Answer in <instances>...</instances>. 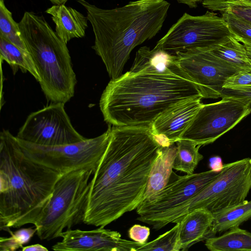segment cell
I'll use <instances>...</instances> for the list:
<instances>
[{
  "label": "cell",
  "mask_w": 251,
  "mask_h": 251,
  "mask_svg": "<svg viewBox=\"0 0 251 251\" xmlns=\"http://www.w3.org/2000/svg\"><path fill=\"white\" fill-rule=\"evenodd\" d=\"M161 148L150 126H111L108 145L90 181L83 223L104 227L136 209Z\"/></svg>",
  "instance_id": "obj_1"
},
{
  "label": "cell",
  "mask_w": 251,
  "mask_h": 251,
  "mask_svg": "<svg viewBox=\"0 0 251 251\" xmlns=\"http://www.w3.org/2000/svg\"><path fill=\"white\" fill-rule=\"evenodd\" d=\"M202 96L181 71L166 74L128 71L111 80L100 107L104 121L113 126H145L171 107Z\"/></svg>",
  "instance_id": "obj_2"
},
{
  "label": "cell",
  "mask_w": 251,
  "mask_h": 251,
  "mask_svg": "<svg viewBox=\"0 0 251 251\" xmlns=\"http://www.w3.org/2000/svg\"><path fill=\"white\" fill-rule=\"evenodd\" d=\"M86 10L95 36L92 47L104 63L111 80L122 75L132 50L161 29L170 3L165 0H137L102 9L77 0Z\"/></svg>",
  "instance_id": "obj_3"
},
{
  "label": "cell",
  "mask_w": 251,
  "mask_h": 251,
  "mask_svg": "<svg viewBox=\"0 0 251 251\" xmlns=\"http://www.w3.org/2000/svg\"><path fill=\"white\" fill-rule=\"evenodd\" d=\"M62 174L34 161L23 152L16 136L0 133V228L12 232L36 224Z\"/></svg>",
  "instance_id": "obj_4"
},
{
  "label": "cell",
  "mask_w": 251,
  "mask_h": 251,
  "mask_svg": "<svg viewBox=\"0 0 251 251\" xmlns=\"http://www.w3.org/2000/svg\"><path fill=\"white\" fill-rule=\"evenodd\" d=\"M19 25L46 98L53 102L69 101L76 80L67 44L44 16L33 12H25Z\"/></svg>",
  "instance_id": "obj_5"
},
{
  "label": "cell",
  "mask_w": 251,
  "mask_h": 251,
  "mask_svg": "<svg viewBox=\"0 0 251 251\" xmlns=\"http://www.w3.org/2000/svg\"><path fill=\"white\" fill-rule=\"evenodd\" d=\"M92 169H78L62 174L55 184L47 206L34 226L41 240L60 237L65 228L83 223L87 210Z\"/></svg>",
  "instance_id": "obj_6"
},
{
  "label": "cell",
  "mask_w": 251,
  "mask_h": 251,
  "mask_svg": "<svg viewBox=\"0 0 251 251\" xmlns=\"http://www.w3.org/2000/svg\"><path fill=\"white\" fill-rule=\"evenodd\" d=\"M251 190V158H245L224 164L219 175L187 202L171 212L159 228L176 223L187 213L205 208L215 214L242 203Z\"/></svg>",
  "instance_id": "obj_7"
},
{
  "label": "cell",
  "mask_w": 251,
  "mask_h": 251,
  "mask_svg": "<svg viewBox=\"0 0 251 251\" xmlns=\"http://www.w3.org/2000/svg\"><path fill=\"white\" fill-rule=\"evenodd\" d=\"M111 126L101 135L75 143L41 146L17 139L24 153L34 161L62 174L78 169L94 172L108 145Z\"/></svg>",
  "instance_id": "obj_8"
},
{
  "label": "cell",
  "mask_w": 251,
  "mask_h": 251,
  "mask_svg": "<svg viewBox=\"0 0 251 251\" xmlns=\"http://www.w3.org/2000/svg\"><path fill=\"white\" fill-rule=\"evenodd\" d=\"M232 36L226 21L214 12L199 16L184 13L155 47L175 55L194 49H212Z\"/></svg>",
  "instance_id": "obj_9"
},
{
  "label": "cell",
  "mask_w": 251,
  "mask_h": 251,
  "mask_svg": "<svg viewBox=\"0 0 251 251\" xmlns=\"http://www.w3.org/2000/svg\"><path fill=\"white\" fill-rule=\"evenodd\" d=\"M211 170L179 176L173 171L167 184L136 208L137 219L159 229L163 220L172 211L195 197L220 174Z\"/></svg>",
  "instance_id": "obj_10"
},
{
  "label": "cell",
  "mask_w": 251,
  "mask_h": 251,
  "mask_svg": "<svg viewBox=\"0 0 251 251\" xmlns=\"http://www.w3.org/2000/svg\"><path fill=\"white\" fill-rule=\"evenodd\" d=\"M217 102L202 104L180 139L198 145L213 143L251 113L246 97L223 96Z\"/></svg>",
  "instance_id": "obj_11"
},
{
  "label": "cell",
  "mask_w": 251,
  "mask_h": 251,
  "mask_svg": "<svg viewBox=\"0 0 251 251\" xmlns=\"http://www.w3.org/2000/svg\"><path fill=\"white\" fill-rule=\"evenodd\" d=\"M63 102H54L31 113L16 137L45 146L70 144L85 140L73 126Z\"/></svg>",
  "instance_id": "obj_12"
},
{
  "label": "cell",
  "mask_w": 251,
  "mask_h": 251,
  "mask_svg": "<svg viewBox=\"0 0 251 251\" xmlns=\"http://www.w3.org/2000/svg\"><path fill=\"white\" fill-rule=\"evenodd\" d=\"M176 55L179 67L196 84L203 99L220 98L224 82L239 71L218 58L210 49H191Z\"/></svg>",
  "instance_id": "obj_13"
},
{
  "label": "cell",
  "mask_w": 251,
  "mask_h": 251,
  "mask_svg": "<svg viewBox=\"0 0 251 251\" xmlns=\"http://www.w3.org/2000/svg\"><path fill=\"white\" fill-rule=\"evenodd\" d=\"M62 240L51 247L55 251H137L144 244L123 239L121 234L100 226L91 230L67 229Z\"/></svg>",
  "instance_id": "obj_14"
},
{
  "label": "cell",
  "mask_w": 251,
  "mask_h": 251,
  "mask_svg": "<svg viewBox=\"0 0 251 251\" xmlns=\"http://www.w3.org/2000/svg\"><path fill=\"white\" fill-rule=\"evenodd\" d=\"M201 97L186 100L161 114L151 126V132L161 147L179 140L202 105Z\"/></svg>",
  "instance_id": "obj_15"
},
{
  "label": "cell",
  "mask_w": 251,
  "mask_h": 251,
  "mask_svg": "<svg viewBox=\"0 0 251 251\" xmlns=\"http://www.w3.org/2000/svg\"><path fill=\"white\" fill-rule=\"evenodd\" d=\"M45 12L50 15L56 34L66 44L73 38L85 36L89 21L76 9L64 4H53Z\"/></svg>",
  "instance_id": "obj_16"
},
{
  "label": "cell",
  "mask_w": 251,
  "mask_h": 251,
  "mask_svg": "<svg viewBox=\"0 0 251 251\" xmlns=\"http://www.w3.org/2000/svg\"><path fill=\"white\" fill-rule=\"evenodd\" d=\"M213 220L212 213L205 208L195 209L185 215L180 222L181 250H188L196 243L210 236Z\"/></svg>",
  "instance_id": "obj_17"
},
{
  "label": "cell",
  "mask_w": 251,
  "mask_h": 251,
  "mask_svg": "<svg viewBox=\"0 0 251 251\" xmlns=\"http://www.w3.org/2000/svg\"><path fill=\"white\" fill-rule=\"evenodd\" d=\"M175 54L154 47L152 50L147 46L141 47L136 52L131 72H149L166 74L180 71Z\"/></svg>",
  "instance_id": "obj_18"
},
{
  "label": "cell",
  "mask_w": 251,
  "mask_h": 251,
  "mask_svg": "<svg viewBox=\"0 0 251 251\" xmlns=\"http://www.w3.org/2000/svg\"><path fill=\"white\" fill-rule=\"evenodd\" d=\"M176 151V146L174 144L161 147L151 169L142 201L150 198L167 184L173 171Z\"/></svg>",
  "instance_id": "obj_19"
},
{
  "label": "cell",
  "mask_w": 251,
  "mask_h": 251,
  "mask_svg": "<svg viewBox=\"0 0 251 251\" xmlns=\"http://www.w3.org/2000/svg\"><path fill=\"white\" fill-rule=\"evenodd\" d=\"M205 246L211 251H251V233L234 227L221 236L208 238Z\"/></svg>",
  "instance_id": "obj_20"
},
{
  "label": "cell",
  "mask_w": 251,
  "mask_h": 251,
  "mask_svg": "<svg viewBox=\"0 0 251 251\" xmlns=\"http://www.w3.org/2000/svg\"><path fill=\"white\" fill-rule=\"evenodd\" d=\"M213 220L210 232V237L217 233L239 226L251 218V201L213 214Z\"/></svg>",
  "instance_id": "obj_21"
},
{
  "label": "cell",
  "mask_w": 251,
  "mask_h": 251,
  "mask_svg": "<svg viewBox=\"0 0 251 251\" xmlns=\"http://www.w3.org/2000/svg\"><path fill=\"white\" fill-rule=\"evenodd\" d=\"M212 53L239 71H251L250 60L245 46L234 36L212 49Z\"/></svg>",
  "instance_id": "obj_22"
},
{
  "label": "cell",
  "mask_w": 251,
  "mask_h": 251,
  "mask_svg": "<svg viewBox=\"0 0 251 251\" xmlns=\"http://www.w3.org/2000/svg\"><path fill=\"white\" fill-rule=\"evenodd\" d=\"M0 55L1 60L8 63L13 69L14 74L18 68L23 72H29L37 80L39 78L31 58L27 51H25L0 35Z\"/></svg>",
  "instance_id": "obj_23"
},
{
  "label": "cell",
  "mask_w": 251,
  "mask_h": 251,
  "mask_svg": "<svg viewBox=\"0 0 251 251\" xmlns=\"http://www.w3.org/2000/svg\"><path fill=\"white\" fill-rule=\"evenodd\" d=\"M176 143L177 151L173 169L187 175L194 174L196 167L203 158L199 152L201 146L187 139H179Z\"/></svg>",
  "instance_id": "obj_24"
},
{
  "label": "cell",
  "mask_w": 251,
  "mask_h": 251,
  "mask_svg": "<svg viewBox=\"0 0 251 251\" xmlns=\"http://www.w3.org/2000/svg\"><path fill=\"white\" fill-rule=\"evenodd\" d=\"M202 6L211 11L231 13L251 24V2L245 0H201Z\"/></svg>",
  "instance_id": "obj_25"
},
{
  "label": "cell",
  "mask_w": 251,
  "mask_h": 251,
  "mask_svg": "<svg viewBox=\"0 0 251 251\" xmlns=\"http://www.w3.org/2000/svg\"><path fill=\"white\" fill-rule=\"evenodd\" d=\"M0 35L25 51H27L21 36L19 23L16 22L4 0H0Z\"/></svg>",
  "instance_id": "obj_26"
},
{
  "label": "cell",
  "mask_w": 251,
  "mask_h": 251,
  "mask_svg": "<svg viewBox=\"0 0 251 251\" xmlns=\"http://www.w3.org/2000/svg\"><path fill=\"white\" fill-rule=\"evenodd\" d=\"M170 230L160 235L153 241L146 243L137 251H179L181 244L179 238L180 222Z\"/></svg>",
  "instance_id": "obj_27"
},
{
  "label": "cell",
  "mask_w": 251,
  "mask_h": 251,
  "mask_svg": "<svg viewBox=\"0 0 251 251\" xmlns=\"http://www.w3.org/2000/svg\"><path fill=\"white\" fill-rule=\"evenodd\" d=\"M221 14L233 36L246 47L251 48V24L231 13Z\"/></svg>",
  "instance_id": "obj_28"
},
{
  "label": "cell",
  "mask_w": 251,
  "mask_h": 251,
  "mask_svg": "<svg viewBox=\"0 0 251 251\" xmlns=\"http://www.w3.org/2000/svg\"><path fill=\"white\" fill-rule=\"evenodd\" d=\"M222 88L232 90L251 89V71H239L234 73L226 80Z\"/></svg>",
  "instance_id": "obj_29"
},
{
  "label": "cell",
  "mask_w": 251,
  "mask_h": 251,
  "mask_svg": "<svg viewBox=\"0 0 251 251\" xmlns=\"http://www.w3.org/2000/svg\"><path fill=\"white\" fill-rule=\"evenodd\" d=\"M150 234L149 227L140 225H134L128 230V236L133 241L144 244Z\"/></svg>",
  "instance_id": "obj_30"
},
{
  "label": "cell",
  "mask_w": 251,
  "mask_h": 251,
  "mask_svg": "<svg viewBox=\"0 0 251 251\" xmlns=\"http://www.w3.org/2000/svg\"><path fill=\"white\" fill-rule=\"evenodd\" d=\"M36 231L37 228L36 227L33 228L30 227L19 229L14 232H12L10 234L15 239L22 248L24 245L29 242Z\"/></svg>",
  "instance_id": "obj_31"
},
{
  "label": "cell",
  "mask_w": 251,
  "mask_h": 251,
  "mask_svg": "<svg viewBox=\"0 0 251 251\" xmlns=\"http://www.w3.org/2000/svg\"><path fill=\"white\" fill-rule=\"evenodd\" d=\"M21 248L15 239L11 236L9 237L0 238V250L1 251H14Z\"/></svg>",
  "instance_id": "obj_32"
},
{
  "label": "cell",
  "mask_w": 251,
  "mask_h": 251,
  "mask_svg": "<svg viewBox=\"0 0 251 251\" xmlns=\"http://www.w3.org/2000/svg\"><path fill=\"white\" fill-rule=\"evenodd\" d=\"M223 96H234L247 98L250 100V107L251 108V89L232 90L223 89L221 91L220 98Z\"/></svg>",
  "instance_id": "obj_33"
},
{
  "label": "cell",
  "mask_w": 251,
  "mask_h": 251,
  "mask_svg": "<svg viewBox=\"0 0 251 251\" xmlns=\"http://www.w3.org/2000/svg\"><path fill=\"white\" fill-rule=\"evenodd\" d=\"M22 251H48L49 250L45 247L39 244L31 245L23 247Z\"/></svg>",
  "instance_id": "obj_34"
},
{
  "label": "cell",
  "mask_w": 251,
  "mask_h": 251,
  "mask_svg": "<svg viewBox=\"0 0 251 251\" xmlns=\"http://www.w3.org/2000/svg\"><path fill=\"white\" fill-rule=\"evenodd\" d=\"M178 3L187 5L189 7L196 8L201 0H176Z\"/></svg>",
  "instance_id": "obj_35"
},
{
  "label": "cell",
  "mask_w": 251,
  "mask_h": 251,
  "mask_svg": "<svg viewBox=\"0 0 251 251\" xmlns=\"http://www.w3.org/2000/svg\"><path fill=\"white\" fill-rule=\"evenodd\" d=\"M53 4H65L69 0H49Z\"/></svg>",
  "instance_id": "obj_36"
},
{
  "label": "cell",
  "mask_w": 251,
  "mask_h": 251,
  "mask_svg": "<svg viewBox=\"0 0 251 251\" xmlns=\"http://www.w3.org/2000/svg\"><path fill=\"white\" fill-rule=\"evenodd\" d=\"M246 48L247 51L248 56L251 62V48H248V47H246Z\"/></svg>",
  "instance_id": "obj_37"
},
{
  "label": "cell",
  "mask_w": 251,
  "mask_h": 251,
  "mask_svg": "<svg viewBox=\"0 0 251 251\" xmlns=\"http://www.w3.org/2000/svg\"><path fill=\"white\" fill-rule=\"evenodd\" d=\"M229 1H232V0H245V1H249L251 2V0H227Z\"/></svg>",
  "instance_id": "obj_38"
}]
</instances>
